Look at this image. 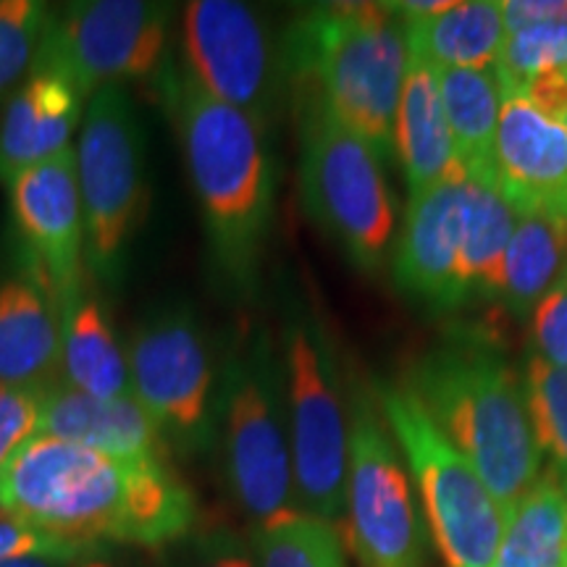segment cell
<instances>
[{"mask_svg": "<svg viewBox=\"0 0 567 567\" xmlns=\"http://www.w3.org/2000/svg\"><path fill=\"white\" fill-rule=\"evenodd\" d=\"M0 513L87 547L161 549L197 526V496L172 463L118 460L38 434L0 471Z\"/></svg>", "mask_w": 567, "mask_h": 567, "instance_id": "cell-1", "label": "cell"}, {"mask_svg": "<svg viewBox=\"0 0 567 567\" xmlns=\"http://www.w3.org/2000/svg\"><path fill=\"white\" fill-rule=\"evenodd\" d=\"M166 74L163 95L187 161L213 271L231 295L252 297L276 203L268 126L218 103L184 71Z\"/></svg>", "mask_w": 567, "mask_h": 567, "instance_id": "cell-2", "label": "cell"}, {"mask_svg": "<svg viewBox=\"0 0 567 567\" xmlns=\"http://www.w3.org/2000/svg\"><path fill=\"white\" fill-rule=\"evenodd\" d=\"M405 384L509 515L544 476L526 375L486 329L452 331L410 368Z\"/></svg>", "mask_w": 567, "mask_h": 567, "instance_id": "cell-3", "label": "cell"}, {"mask_svg": "<svg viewBox=\"0 0 567 567\" xmlns=\"http://www.w3.org/2000/svg\"><path fill=\"white\" fill-rule=\"evenodd\" d=\"M408 61L405 24L389 3L316 6L289 32L287 66L300 87L384 161L394 155Z\"/></svg>", "mask_w": 567, "mask_h": 567, "instance_id": "cell-4", "label": "cell"}, {"mask_svg": "<svg viewBox=\"0 0 567 567\" xmlns=\"http://www.w3.org/2000/svg\"><path fill=\"white\" fill-rule=\"evenodd\" d=\"M218 439L234 502L255 526L300 513L284 365L264 329L247 331L226 352L218 386Z\"/></svg>", "mask_w": 567, "mask_h": 567, "instance_id": "cell-5", "label": "cell"}, {"mask_svg": "<svg viewBox=\"0 0 567 567\" xmlns=\"http://www.w3.org/2000/svg\"><path fill=\"white\" fill-rule=\"evenodd\" d=\"M300 189L310 218L363 274H379L394 252L396 203L384 158L347 130L316 92L300 87Z\"/></svg>", "mask_w": 567, "mask_h": 567, "instance_id": "cell-6", "label": "cell"}, {"mask_svg": "<svg viewBox=\"0 0 567 567\" xmlns=\"http://www.w3.org/2000/svg\"><path fill=\"white\" fill-rule=\"evenodd\" d=\"M74 151L84 260L97 281L116 287L147 205L145 130L126 87L111 84L90 97Z\"/></svg>", "mask_w": 567, "mask_h": 567, "instance_id": "cell-7", "label": "cell"}, {"mask_svg": "<svg viewBox=\"0 0 567 567\" xmlns=\"http://www.w3.org/2000/svg\"><path fill=\"white\" fill-rule=\"evenodd\" d=\"M375 392L394 442L421 492L425 520L444 565L492 567L505 534L507 513L473 465L431 421L405 381H375Z\"/></svg>", "mask_w": 567, "mask_h": 567, "instance_id": "cell-8", "label": "cell"}, {"mask_svg": "<svg viewBox=\"0 0 567 567\" xmlns=\"http://www.w3.org/2000/svg\"><path fill=\"white\" fill-rule=\"evenodd\" d=\"M297 505L337 523L347 509V394L316 313L289 305L281 337Z\"/></svg>", "mask_w": 567, "mask_h": 567, "instance_id": "cell-9", "label": "cell"}, {"mask_svg": "<svg viewBox=\"0 0 567 567\" xmlns=\"http://www.w3.org/2000/svg\"><path fill=\"white\" fill-rule=\"evenodd\" d=\"M347 394V517L363 567H423V528L375 381L350 371Z\"/></svg>", "mask_w": 567, "mask_h": 567, "instance_id": "cell-10", "label": "cell"}, {"mask_svg": "<svg viewBox=\"0 0 567 567\" xmlns=\"http://www.w3.org/2000/svg\"><path fill=\"white\" fill-rule=\"evenodd\" d=\"M130 389L153 417L168 450L203 455L218 439V386L205 331L193 310H161L134 331Z\"/></svg>", "mask_w": 567, "mask_h": 567, "instance_id": "cell-11", "label": "cell"}, {"mask_svg": "<svg viewBox=\"0 0 567 567\" xmlns=\"http://www.w3.org/2000/svg\"><path fill=\"white\" fill-rule=\"evenodd\" d=\"M172 6L151 0H80L51 11L34 69L53 71L84 101L97 90L158 76Z\"/></svg>", "mask_w": 567, "mask_h": 567, "instance_id": "cell-12", "label": "cell"}, {"mask_svg": "<svg viewBox=\"0 0 567 567\" xmlns=\"http://www.w3.org/2000/svg\"><path fill=\"white\" fill-rule=\"evenodd\" d=\"M184 74L218 103L264 126L279 113L287 53L271 30L239 0H193L182 11Z\"/></svg>", "mask_w": 567, "mask_h": 567, "instance_id": "cell-13", "label": "cell"}, {"mask_svg": "<svg viewBox=\"0 0 567 567\" xmlns=\"http://www.w3.org/2000/svg\"><path fill=\"white\" fill-rule=\"evenodd\" d=\"M11 216L27 258V276L61 316L84 292V218L76 151L66 147L9 184Z\"/></svg>", "mask_w": 567, "mask_h": 567, "instance_id": "cell-14", "label": "cell"}, {"mask_svg": "<svg viewBox=\"0 0 567 567\" xmlns=\"http://www.w3.org/2000/svg\"><path fill=\"white\" fill-rule=\"evenodd\" d=\"M471 218V179L460 172L410 197L400 239L392 252L396 287L436 313L460 310L463 252Z\"/></svg>", "mask_w": 567, "mask_h": 567, "instance_id": "cell-15", "label": "cell"}, {"mask_svg": "<svg viewBox=\"0 0 567 567\" xmlns=\"http://www.w3.org/2000/svg\"><path fill=\"white\" fill-rule=\"evenodd\" d=\"M494 179L517 213H567V126L526 97H505L494 137Z\"/></svg>", "mask_w": 567, "mask_h": 567, "instance_id": "cell-16", "label": "cell"}, {"mask_svg": "<svg viewBox=\"0 0 567 567\" xmlns=\"http://www.w3.org/2000/svg\"><path fill=\"white\" fill-rule=\"evenodd\" d=\"M40 434L137 463H172L174 455L158 425L132 394L97 400L61 379L42 392Z\"/></svg>", "mask_w": 567, "mask_h": 567, "instance_id": "cell-17", "label": "cell"}, {"mask_svg": "<svg viewBox=\"0 0 567 567\" xmlns=\"http://www.w3.org/2000/svg\"><path fill=\"white\" fill-rule=\"evenodd\" d=\"M84 109L87 101L63 76L32 66L0 116V184L9 187L17 176L71 147Z\"/></svg>", "mask_w": 567, "mask_h": 567, "instance_id": "cell-18", "label": "cell"}, {"mask_svg": "<svg viewBox=\"0 0 567 567\" xmlns=\"http://www.w3.org/2000/svg\"><path fill=\"white\" fill-rule=\"evenodd\" d=\"M63 316L30 276L0 281V384L40 389L61 379Z\"/></svg>", "mask_w": 567, "mask_h": 567, "instance_id": "cell-19", "label": "cell"}, {"mask_svg": "<svg viewBox=\"0 0 567 567\" xmlns=\"http://www.w3.org/2000/svg\"><path fill=\"white\" fill-rule=\"evenodd\" d=\"M394 155L402 163L410 197L463 172L446 124L436 69L415 55L408 61L405 87L396 109Z\"/></svg>", "mask_w": 567, "mask_h": 567, "instance_id": "cell-20", "label": "cell"}, {"mask_svg": "<svg viewBox=\"0 0 567 567\" xmlns=\"http://www.w3.org/2000/svg\"><path fill=\"white\" fill-rule=\"evenodd\" d=\"M567 281V213H517L505 252L499 300L515 318H528Z\"/></svg>", "mask_w": 567, "mask_h": 567, "instance_id": "cell-21", "label": "cell"}, {"mask_svg": "<svg viewBox=\"0 0 567 567\" xmlns=\"http://www.w3.org/2000/svg\"><path fill=\"white\" fill-rule=\"evenodd\" d=\"M408 51L431 69L494 66L505 42V19L499 0H465L444 13L405 21Z\"/></svg>", "mask_w": 567, "mask_h": 567, "instance_id": "cell-22", "label": "cell"}, {"mask_svg": "<svg viewBox=\"0 0 567 567\" xmlns=\"http://www.w3.org/2000/svg\"><path fill=\"white\" fill-rule=\"evenodd\" d=\"M61 381L97 400L130 396V363L118 344L109 310L87 292L63 316Z\"/></svg>", "mask_w": 567, "mask_h": 567, "instance_id": "cell-23", "label": "cell"}, {"mask_svg": "<svg viewBox=\"0 0 567 567\" xmlns=\"http://www.w3.org/2000/svg\"><path fill=\"white\" fill-rule=\"evenodd\" d=\"M460 166L473 179H494V137L505 103L494 69L436 71Z\"/></svg>", "mask_w": 567, "mask_h": 567, "instance_id": "cell-24", "label": "cell"}, {"mask_svg": "<svg viewBox=\"0 0 567 567\" xmlns=\"http://www.w3.org/2000/svg\"><path fill=\"white\" fill-rule=\"evenodd\" d=\"M492 567H567V494L549 473L507 515Z\"/></svg>", "mask_w": 567, "mask_h": 567, "instance_id": "cell-25", "label": "cell"}, {"mask_svg": "<svg viewBox=\"0 0 567 567\" xmlns=\"http://www.w3.org/2000/svg\"><path fill=\"white\" fill-rule=\"evenodd\" d=\"M471 179V218L463 252L465 302L494 300L502 292V268L513 239L517 210L496 179Z\"/></svg>", "mask_w": 567, "mask_h": 567, "instance_id": "cell-26", "label": "cell"}, {"mask_svg": "<svg viewBox=\"0 0 567 567\" xmlns=\"http://www.w3.org/2000/svg\"><path fill=\"white\" fill-rule=\"evenodd\" d=\"M250 547L255 567H347L342 536L334 523L302 509L255 526Z\"/></svg>", "mask_w": 567, "mask_h": 567, "instance_id": "cell-27", "label": "cell"}, {"mask_svg": "<svg viewBox=\"0 0 567 567\" xmlns=\"http://www.w3.org/2000/svg\"><path fill=\"white\" fill-rule=\"evenodd\" d=\"M523 375L538 446L549 457L547 473L567 494V371L534 354Z\"/></svg>", "mask_w": 567, "mask_h": 567, "instance_id": "cell-28", "label": "cell"}, {"mask_svg": "<svg viewBox=\"0 0 567 567\" xmlns=\"http://www.w3.org/2000/svg\"><path fill=\"white\" fill-rule=\"evenodd\" d=\"M502 95H523L536 76L567 71V21L507 34L494 61Z\"/></svg>", "mask_w": 567, "mask_h": 567, "instance_id": "cell-29", "label": "cell"}, {"mask_svg": "<svg viewBox=\"0 0 567 567\" xmlns=\"http://www.w3.org/2000/svg\"><path fill=\"white\" fill-rule=\"evenodd\" d=\"M51 9L38 0H0V103L30 76Z\"/></svg>", "mask_w": 567, "mask_h": 567, "instance_id": "cell-30", "label": "cell"}, {"mask_svg": "<svg viewBox=\"0 0 567 567\" xmlns=\"http://www.w3.org/2000/svg\"><path fill=\"white\" fill-rule=\"evenodd\" d=\"M105 551V547H87V544H74L55 538L45 530L32 528L30 523L17 520V517L0 513V563L11 559H53V563L71 567L80 559Z\"/></svg>", "mask_w": 567, "mask_h": 567, "instance_id": "cell-31", "label": "cell"}, {"mask_svg": "<svg viewBox=\"0 0 567 567\" xmlns=\"http://www.w3.org/2000/svg\"><path fill=\"white\" fill-rule=\"evenodd\" d=\"M42 392L40 389L0 384V471L11 457L40 434Z\"/></svg>", "mask_w": 567, "mask_h": 567, "instance_id": "cell-32", "label": "cell"}, {"mask_svg": "<svg viewBox=\"0 0 567 567\" xmlns=\"http://www.w3.org/2000/svg\"><path fill=\"white\" fill-rule=\"evenodd\" d=\"M536 358L567 371V281L530 313Z\"/></svg>", "mask_w": 567, "mask_h": 567, "instance_id": "cell-33", "label": "cell"}, {"mask_svg": "<svg viewBox=\"0 0 567 567\" xmlns=\"http://www.w3.org/2000/svg\"><path fill=\"white\" fill-rule=\"evenodd\" d=\"M189 567H255L252 547L229 526H213L197 534Z\"/></svg>", "mask_w": 567, "mask_h": 567, "instance_id": "cell-34", "label": "cell"}, {"mask_svg": "<svg viewBox=\"0 0 567 567\" xmlns=\"http://www.w3.org/2000/svg\"><path fill=\"white\" fill-rule=\"evenodd\" d=\"M502 19H505L507 34L557 24V21H567V0H505Z\"/></svg>", "mask_w": 567, "mask_h": 567, "instance_id": "cell-35", "label": "cell"}, {"mask_svg": "<svg viewBox=\"0 0 567 567\" xmlns=\"http://www.w3.org/2000/svg\"><path fill=\"white\" fill-rule=\"evenodd\" d=\"M517 97H526L538 113L567 126V71L536 76Z\"/></svg>", "mask_w": 567, "mask_h": 567, "instance_id": "cell-36", "label": "cell"}, {"mask_svg": "<svg viewBox=\"0 0 567 567\" xmlns=\"http://www.w3.org/2000/svg\"><path fill=\"white\" fill-rule=\"evenodd\" d=\"M71 567H124V563L113 559L109 555V549H105V551H97V555H90V557L80 559V563H74Z\"/></svg>", "mask_w": 567, "mask_h": 567, "instance_id": "cell-37", "label": "cell"}, {"mask_svg": "<svg viewBox=\"0 0 567 567\" xmlns=\"http://www.w3.org/2000/svg\"><path fill=\"white\" fill-rule=\"evenodd\" d=\"M0 567H66V565L53 563V559L30 557V559H11V563H0Z\"/></svg>", "mask_w": 567, "mask_h": 567, "instance_id": "cell-38", "label": "cell"}]
</instances>
